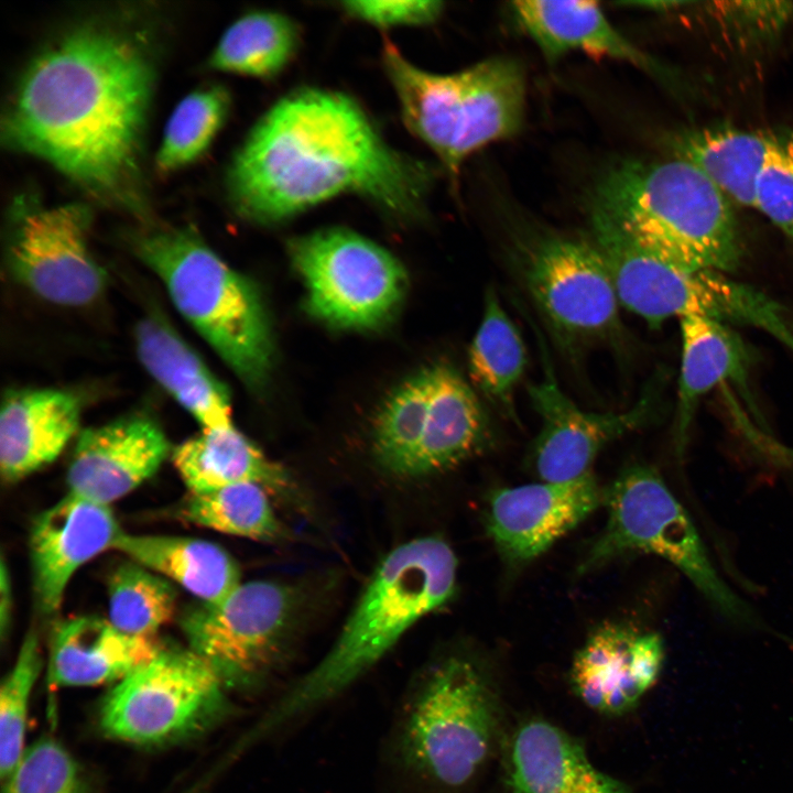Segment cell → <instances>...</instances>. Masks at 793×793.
Here are the masks:
<instances>
[{
  "instance_id": "cell-1",
  "label": "cell",
  "mask_w": 793,
  "mask_h": 793,
  "mask_svg": "<svg viewBox=\"0 0 793 793\" xmlns=\"http://www.w3.org/2000/svg\"><path fill=\"white\" fill-rule=\"evenodd\" d=\"M153 83V63L138 37L105 24L77 26L23 72L4 115V141L96 195L124 198Z\"/></svg>"
},
{
  "instance_id": "cell-2",
  "label": "cell",
  "mask_w": 793,
  "mask_h": 793,
  "mask_svg": "<svg viewBox=\"0 0 793 793\" xmlns=\"http://www.w3.org/2000/svg\"><path fill=\"white\" fill-rule=\"evenodd\" d=\"M431 173L390 148L345 94L303 88L256 123L228 173L237 211L273 224L340 194H358L397 215L416 214Z\"/></svg>"
},
{
  "instance_id": "cell-3",
  "label": "cell",
  "mask_w": 793,
  "mask_h": 793,
  "mask_svg": "<svg viewBox=\"0 0 793 793\" xmlns=\"http://www.w3.org/2000/svg\"><path fill=\"white\" fill-rule=\"evenodd\" d=\"M457 560L442 539L412 540L380 563L329 652L278 697L259 721V736L337 697L376 664L422 617L445 606L456 589Z\"/></svg>"
},
{
  "instance_id": "cell-4",
  "label": "cell",
  "mask_w": 793,
  "mask_h": 793,
  "mask_svg": "<svg viewBox=\"0 0 793 793\" xmlns=\"http://www.w3.org/2000/svg\"><path fill=\"white\" fill-rule=\"evenodd\" d=\"M590 219L689 270L731 272L742 247L728 197L680 157L623 160L596 185Z\"/></svg>"
},
{
  "instance_id": "cell-5",
  "label": "cell",
  "mask_w": 793,
  "mask_h": 793,
  "mask_svg": "<svg viewBox=\"0 0 793 793\" xmlns=\"http://www.w3.org/2000/svg\"><path fill=\"white\" fill-rule=\"evenodd\" d=\"M500 723L499 695L488 671L468 655L453 654L432 665L403 697L391 754L410 779L458 790L492 754Z\"/></svg>"
},
{
  "instance_id": "cell-6",
  "label": "cell",
  "mask_w": 793,
  "mask_h": 793,
  "mask_svg": "<svg viewBox=\"0 0 793 793\" xmlns=\"http://www.w3.org/2000/svg\"><path fill=\"white\" fill-rule=\"evenodd\" d=\"M133 249L163 282L180 314L250 387L272 365L269 319L254 284L231 269L193 230L160 228L137 235Z\"/></svg>"
},
{
  "instance_id": "cell-7",
  "label": "cell",
  "mask_w": 793,
  "mask_h": 793,
  "mask_svg": "<svg viewBox=\"0 0 793 793\" xmlns=\"http://www.w3.org/2000/svg\"><path fill=\"white\" fill-rule=\"evenodd\" d=\"M382 59L404 124L453 177L470 154L520 131L525 76L518 61L496 56L457 73L435 74L412 64L389 41Z\"/></svg>"
},
{
  "instance_id": "cell-8",
  "label": "cell",
  "mask_w": 793,
  "mask_h": 793,
  "mask_svg": "<svg viewBox=\"0 0 793 793\" xmlns=\"http://www.w3.org/2000/svg\"><path fill=\"white\" fill-rule=\"evenodd\" d=\"M607 523L579 565L597 569L631 553L659 556L675 566L729 620L757 624L754 611L720 576L693 519L651 466L627 467L605 489Z\"/></svg>"
},
{
  "instance_id": "cell-9",
  "label": "cell",
  "mask_w": 793,
  "mask_h": 793,
  "mask_svg": "<svg viewBox=\"0 0 793 793\" xmlns=\"http://www.w3.org/2000/svg\"><path fill=\"white\" fill-rule=\"evenodd\" d=\"M289 248L306 285L308 311L327 324L377 328L400 307L405 270L373 241L334 227L293 239Z\"/></svg>"
},
{
  "instance_id": "cell-10",
  "label": "cell",
  "mask_w": 793,
  "mask_h": 793,
  "mask_svg": "<svg viewBox=\"0 0 793 793\" xmlns=\"http://www.w3.org/2000/svg\"><path fill=\"white\" fill-rule=\"evenodd\" d=\"M225 684L188 649L164 648L119 681L100 709L112 738L141 743L175 740L207 727L226 709Z\"/></svg>"
},
{
  "instance_id": "cell-11",
  "label": "cell",
  "mask_w": 793,
  "mask_h": 793,
  "mask_svg": "<svg viewBox=\"0 0 793 793\" xmlns=\"http://www.w3.org/2000/svg\"><path fill=\"white\" fill-rule=\"evenodd\" d=\"M517 271L563 348L580 349L620 333L619 301L593 241L537 237L519 250Z\"/></svg>"
},
{
  "instance_id": "cell-12",
  "label": "cell",
  "mask_w": 793,
  "mask_h": 793,
  "mask_svg": "<svg viewBox=\"0 0 793 793\" xmlns=\"http://www.w3.org/2000/svg\"><path fill=\"white\" fill-rule=\"evenodd\" d=\"M293 607L284 585L240 584L218 602L187 608L180 626L188 648L206 661L225 686H246L273 665Z\"/></svg>"
},
{
  "instance_id": "cell-13",
  "label": "cell",
  "mask_w": 793,
  "mask_h": 793,
  "mask_svg": "<svg viewBox=\"0 0 793 793\" xmlns=\"http://www.w3.org/2000/svg\"><path fill=\"white\" fill-rule=\"evenodd\" d=\"M90 210L82 204L15 203L8 245L14 279L41 298L82 306L102 293L106 274L88 246Z\"/></svg>"
},
{
  "instance_id": "cell-14",
  "label": "cell",
  "mask_w": 793,
  "mask_h": 793,
  "mask_svg": "<svg viewBox=\"0 0 793 793\" xmlns=\"http://www.w3.org/2000/svg\"><path fill=\"white\" fill-rule=\"evenodd\" d=\"M604 497L591 471L569 481L501 488L490 496L487 531L503 561L521 566L587 519Z\"/></svg>"
},
{
  "instance_id": "cell-15",
  "label": "cell",
  "mask_w": 793,
  "mask_h": 793,
  "mask_svg": "<svg viewBox=\"0 0 793 793\" xmlns=\"http://www.w3.org/2000/svg\"><path fill=\"white\" fill-rule=\"evenodd\" d=\"M528 393L542 422L532 463L540 479L547 482L569 481L591 471L598 453L645 423L651 409L643 397L623 412L583 410L562 390L545 354L544 376L528 387Z\"/></svg>"
},
{
  "instance_id": "cell-16",
  "label": "cell",
  "mask_w": 793,
  "mask_h": 793,
  "mask_svg": "<svg viewBox=\"0 0 793 793\" xmlns=\"http://www.w3.org/2000/svg\"><path fill=\"white\" fill-rule=\"evenodd\" d=\"M122 531L110 506L69 491L41 512L29 539L37 610L46 617L54 615L77 569L113 550Z\"/></svg>"
},
{
  "instance_id": "cell-17",
  "label": "cell",
  "mask_w": 793,
  "mask_h": 793,
  "mask_svg": "<svg viewBox=\"0 0 793 793\" xmlns=\"http://www.w3.org/2000/svg\"><path fill=\"white\" fill-rule=\"evenodd\" d=\"M664 654L660 634L607 623L576 652L571 686L590 709L607 716L626 714L656 682Z\"/></svg>"
},
{
  "instance_id": "cell-18",
  "label": "cell",
  "mask_w": 793,
  "mask_h": 793,
  "mask_svg": "<svg viewBox=\"0 0 793 793\" xmlns=\"http://www.w3.org/2000/svg\"><path fill=\"white\" fill-rule=\"evenodd\" d=\"M169 454L163 431L145 416L85 428L67 468L68 491L110 506L151 478Z\"/></svg>"
},
{
  "instance_id": "cell-19",
  "label": "cell",
  "mask_w": 793,
  "mask_h": 793,
  "mask_svg": "<svg viewBox=\"0 0 793 793\" xmlns=\"http://www.w3.org/2000/svg\"><path fill=\"white\" fill-rule=\"evenodd\" d=\"M503 793H633L597 769L583 746L541 718L520 723L508 741Z\"/></svg>"
},
{
  "instance_id": "cell-20",
  "label": "cell",
  "mask_w": 793,
  "mask_h": 793,
  "mask_svg": "<svg viewBox=\"0 0 793 793\" xmlns=\"http://www.w3.org/2000/svg\"><path fill=\"white\" fill-rule=\"evenodd\" d=\"M80 404L55 389L10 391L0 412V470L14 484L54 461L78 430Z\"/></svg>"
},
{
  "instance_id": "cell-21",
  "label": "cell",
  "mask_w": 793,
  "mask_h": 793,
  "mask_svg": "<svg viewBox=\"0 0 793 793\" xmlns=\"http://www.w3.org/2000/svg\"><path fill=\"white\" fill-rule=\"evenodd\" d=\"M155 637H135L108 619L78 616L61 621L50 643L48 677L59 686L121 681L162 649Z\"/></svg>"
},
{
  "instance_id": "cell-22",
  "label": "cell",
  "mask_w": 793,
  "mask_h": 793,
  "mask_svg": "<svg viewBox=\"0 0 793 793\" xmlns=\"http://www.w3.org/2000/svg\"><path fill=\"white\" fill-rule=\"evenodd\" d=\"M135 345L148 372L203 428L232 426L227 388L165 318L144 317L135 329Z\"/></svg>"
},
{
  "instance_id": "cell-23",
  "label": "cell",
  "mask_w": 793,
  "mask_h": 793,
  "mask_svg": "<svg viewBox=\"0 0 793 793\" xmlns=\"http://www.w3.org/2000/svg\"><path fill=\"white\" fill-rule=\"evenodd\" d=\"M510 11L548 62L582 51L649 70L656 66L609 22L597 2L525 0L512 2Z\"/></svg>"
},
{
  "instance_id": "cell-24",
  "label": "cell",
  "mask_w": 793,
  "mask_h": 793,
  "mask_svg": "<svg viewBox=\"0 0 793 793\" xmlns=\"http://www.w3.org/2000/svg\"><path fill=\"white\" fill-rule=\"evenodd\" d=\"M434 378L424 431L408 476L447 469L485 449L491 430L484 408L464 378L446 365Z\"/></svg>"
},
{
  "instance_id": "cell-25",
  "label": "cell",
  "mask_w": 793,
  "mask_h": 793,
  "mask_svg": "<svg viewBox=\"0 0 793 793\" xmlns=\"http://www.w3.org/2000/svg\"><path fill=\"white\" fill-rule=\"evenodd\" d=\"M680 326L682 355L675 435L681 450L704 394L729 381L743 397H750L748 378L751 355L743 340L726 324L686 316L680 319Z\"/></svg>"
},
{
  "instance_id": "cell-26",
  "label": "cell",
  "mask_w": 793,
  "mask_h": 793,
  "mask_svg": "<svg viewBox=\"0 0 793 793\" xmlns=\"http://www.w3.org/2000/svg\"><path fill=\"white\" fill-rule=\"evenodd\" d=\"M113 550L178 584L203 602H218L241 584L235 560L209 541L122 531Z\"/></svg>"
},
{
  "instance_id": "cell-27",
  "label": "cell",
  "mask_w": 793,
  "mask_h": 793,
  "mask_svg": "<svg viewBox=\"0 0 793 793\" xmlns=\"http://www.w3.org/2000/svg\"><path fill=\"white\" fill-rule=\"evenodd\" d=\"M174 467L189 492H205L238 482H257L282 492L285 471L232 426L203 428L172 452Z\"/></svg>"
},
{
  "instance_id": "cell-28",
  "label": "cell",
  "mask_w": 793,
  "mask_h": 793,
  "mask_svg": "<svg viewBox=\"0 0 793 793\" xmlns=\"http://www.w3.org/2000/svg\"><path fill=\"white\" fill-rule=\"evenodd\" d=\"M776 140V135L731 127H707L678 134L673 150L728 198L753 208L758 176Z\"/></svg>"
},
{
  "instance_id": "cell-29",
  "label": "cell",
  "mask_w": 793,
  "mask_h": 793,
  "mask_svg": "<svg viewBox=\"0 0 793 793\" xmlns=\"http://www.w3.org/2000/svg\"><path fill=\"white\" fill-rule=\"evenodd\" d=\"M468 360L475 385L502 414L515 419L514 391L525 371L526 350L493 289L486 292L482 318Z\"/></svg>"
},
{
  "instance_id": "cell-30",
  "label": "cell",
  "mask_w": 793,
  "mask_h": 793,
  "mask_svg": "<svg viewBox=\"0 0 793 793\" xmlns=\"http://www.w3.org/2000/svg\"><path fill=\"white\" fill-rule=\"evenodd\" d=\"M298 29L286 15L257 11L236 20L222 34L208 59L213 69L269 78L291 61Z\"/></svg>"
},
{
  "instance_id": "cell-31",
  "label": "cell",
  "mask_w": 793,
  "mask_h": 793,
  "mask_svg": "<svg viewBox=\"0 0 793 793\" xmlns=\"http://www.w3.org/2000/svg\"><path fill=\"white\" fill-rule=\"evenodd\" d=\"M172 511L184 522L230 535L260 541L282 535L265 488L257 482L189 492Z\"/></svg>"
},
{
  "instance_id": "cell-32",
  "label": "cell",
  "mask_w": 793,
  "mask_h": 793,
  "mask_svg": "<svg viewBox=\"0 0 793 793\" xmlns=\"http://www.w3.org/2000/svg\"><path fill=\"white\" fill-rule=\"evenodd\" d=\"M176 591L157 573L133 562L117 566L108 579V620L135 637H155L174 616Z\"/></svg>"
},
{
  "instance_id": "cell-33",
  "label": "cell",
  "mask_w": 793,
  "mask_h": 793,
  "mask_svg": "<svg viewBox=\"0 0 793 793\" xmlns=\"http://www.w3.org/2000/svg\"><path fill=\"white\" fill-rule=\"evenodd\" d=\"M433 378V366L415 373L392 392L377 416L374 450L394 474H409L424 431Z\"/></svg>"
},
{
  "instance_id": "cell-34",
  "label": "cell",
  "mask_w": 793,
  "mask_h": 793,
  "mask_svg": "<svg viewBox=\"0 0 793 793\" xmlns=\"http://www.w3.org/2000/svg\"><path fill=\"white\" fill-rule=\"evenodd\" d=\"M230 105L220 86L199 88L184 97L172 112L155 159L164 173L197 160L224 124Z\"/></svg>"
},
{
  "instance_id": "cell-35",
  "label": "cell",
  "mask_w": 793,
  "mask_h": 793,
  "mask_svg": "<svg viewBox=\"0 0 793 793\" xmlns=\"http://www.w3.org/2000/svg\"><path fill=\"white\" fill-rule=\"evenodd\" d=\"M42 667L39 637L29 631L0 691V772L2 780L13 770L25 748L31 693Z\"/></svg>"
},
{
  "instance_id": "cell-36",
  "label": "cell",
  "mask_w": 793,
  "mask_h": 793,
  "mask_svg": "<svg viewBox=\"0 0 793 793\" xmlns=\"http://www.w3.org/2000/svg\"><path fill=\"white\" fill-rule=\"evenodd\" d=\"M3 780L2 793H88L76 760L51 738L40 739L25 748Z\"/></svg>"
},
{
  "instance_id": "cell-37",
  "label": "cell",
  "mask_w": 793,
  "mask_h": 793,
  "mask_svg": "<svg viewBox=\"0 0 793 793\" xmlns=\"http://www.w3.org/2000/svg\"><path fill=\"white\" fill-rule=\"evenodd\" d=\"M753 208L793 241V135L778 137L758 176Z\"/></svg>"
},
{
  "instance_id": "cell-38",
  "label": "cell",
  "mask_w": 793,
  "mask_h": 793,
  "mask_svg": "<svg viewBox=\"0 0 793 793\" xmlns=\"http://www.w3.org/2000/svg\"><path fill=\"white\" fill-rule=\"evenodd\" d=\"M343 8L350 15L377 26L424 25L436 21L443 2L422 1H345Z\"/></svg>"
},
{
  "instance_id": "cell-39",
  "label": "cell",
  "mask_w": 793,
  "mask_h": 793,
  "mask_svg": "<svg viewBox=\"0 0 793 793\" xmlns=\"http://www.w3.org/2000/svg\"><path fill=\"white\" fill-rule=\"evenodd\" d=\"M710 11L735 30L752 35L773 34L793 15V3L783 1L715 2Z\"/></svg>"
},
{
  "instance_id": "cell-40",
  "label": "cell",
  "mask_w": 793,
  "mask_h": 793,
  "mask_svg": "<svg viewBox=\"0 0 793 793\" xmlns=\"http://www.w3.org/2000/svg\"><path fill=\"white\" fill-rule=\"evenodd\" d=\"M11 611H12V589L9 568L4 558L1 562V578H0V631L1 637L4 638L9 631L11 624Z\"/></svg>"
},
{
  "instance_id": "cell-41",
  "label": "cell",
  "mask_w": 793,
  "mask_h": 793,
  "mask_svg": "<svg viewBox=\"0 0 793 793\" xmlns=\"http://www.w3.org/2000/svg\"><path fill=\"white\" fill-rule=\"evenodd\" d=\"M769 453L774 458L780 459L783 463L793 464V448L784 447L783 445L773 442L770 446Z\"/></svg>"
}]
</instances>
